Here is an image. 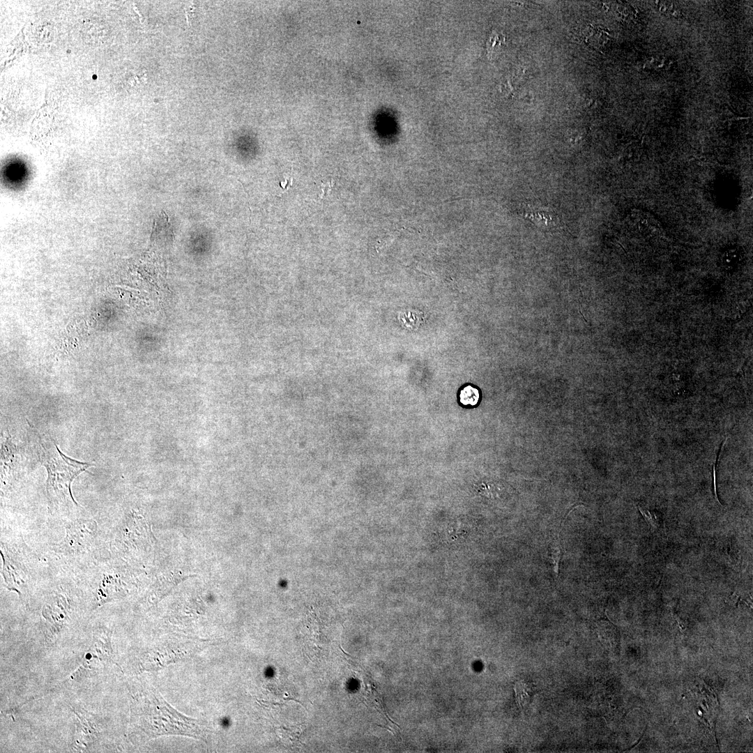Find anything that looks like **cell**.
<instances>
[{
  "label": "cell",
  "instance_id": "cell-10",
  "mask_svg": "<svg viewBox=\"0 0 753 753\" xmlns=\"http://www.w3.org/2000/svg\"><path fill=\"white\" fill-rule=\"evenodd\" d=\"M609 34L603 29L593 26H589L584 31L586 43L599 51H601L609 41Z\"/></svg>",
  "mask_w": 753,
  "mask_h": 753
},
{
  "label": "cell",
  "instance_id": "cell-13",
  "mask_svg": "<svg viewBox=\"0 0 753 753\" xmlns=\"http://www.w3.org/2000/svg\"><path fill=\"white\" fill-rule=\"evenodd\" d=\"M598 628V635L603 643L614 644L616 632L613 626L604 622L600 623Z\"/></svg>",
  "mask_w": 753,
  "mask_h": 753
},
{
  "label": "cell",
  "instance_id": "cell-15",
  "mask_svg": "<svg viewBox=\"0 0 753 753\" xmlns=\"http://www.w3.org/2000/svg\"><path fill=\"white\" fill-rule=\"evenodd\" d=\"M639 511L644 517L647 524L651 526L652 528L657 529L660 527V524L655 515L651 514L649 511L642 509L640 506H638Z\"/></svg>",
  "mask_w": 753,
  "mask_h": 753
},
{
  "label": "cell",
  "instance_id": "cell-12",
  "mask_svg": "<svg viewBox=\"0 0 753 753\" xmlns=\"http://www.w3.org/2000/svg\"><path fill=\"white\" fill-rule=\"evenodd\" d=\"M459 398L462 404L475 406L479 401L480 393L477 388L466 386L460 391Z\"/></svg>",
  "mask_w": 753,
  "mask_h": 753
},
{
  "label": "cell",
  "instance_id": "cell-9",
  "mask_svg": "<svg viewBox=\"0 0 753 753\" xmlns=\"http://www.w3.org/2000/svg\"><path fill=\"white\" fill-rule=\"evenodd\" d=\"M524 217L542 229L551 230L560 226L558 215L548 208L531 207L524 211Z\"/></svg>",
  "mask_w": 753,
  "mask_h": 753
},
{
  "label": "cell",
  "instance_id": "cell-4",
  "mask_svg": "<svg viewBox=\"0 0 753 753\" xmlns=\"http://www.w3.org/2000/svg\"><path fill=\"white\" fill-rule=\"evenodd\" d=\"M0 553L3 585L16 593L25 604L30 602L53 577V568L24 540L20 533L1 531Z\"/></svg>",
  "mask_w": 753,
  "mask_h": 753
},
{
  "label": "cell",
  "instance_id": "cell-14",
  "mask_svg": "<svg viewBox=\"0 0 753 753\" xmlns=\"http://www.w3.org/2000/svg\"><path fill=\"white\" fill-rule=\"evenodd\" d=\"M561 555V545L558 541L554 540L549 547V555L550 562L554 566V572L558 574V564Z\"/></svg>",
  "mask_w": 753,
  "mask_h": 753
},
{
  "label": "cell",
  "instance_id": "cell-8",
  "mask_svg": "<svg viewBox=\"0 0 753 753\" xmlns=\"http://www.w3.org/2000/svg\"><path fill=\"white\" fill-rule=\"evenodd\" d=\"M112 628L99 624L94 627L91 644L86 650L80 666L93 674L109 664H116L112 646Z\"/></svg>",
  "mask_w": 753,
  "mask_h": 753
},
{
  "label": "cell",
  "instance_id": "cell-16",
  "mask_svg": "<svg viewBox=\"0 0 753 753\" xmlns=\"http://www.w3.org/2000/svg\"><path fill=\"white\" fill-rule=\"evenodd\" d=\"M333 185V181H326V182L322 183L321 188H322V190H323V192H322L323 196L328 195L329 194L328 192L332 189Z\"/></svg>",
  "mask_w": 753,
  "mask_h": 753
},
{
  "label": "cell",
  "instance_id": "cell-5",
  "mask_svg": "<svg viewBox=\"0 0 753 753\" xmlns=\"http://www.w3.org/2000/svg\"><path fill=\"white\" fill-rule=\"evenodd\" d=\"M37 451L41 464L47 471L45 489L50 514L66 519L79 512L81 506L73 496L71 485L93 464L67 457L54 440L46 434H38Z\"/></svg>",
  "mask_w": 753,
  "mask_h": 753
},
{
  "label": "cell",
  "instance_id": "cell-2",
  "mask_svg": "<svg viewBox=\"0 0 753 753\" xmlns=\"http://www.w3.org/2000/svg\"><path fill=\"white\" fill-rule=\"evenodd\" d=\"M65 520V535L47 550V561L59 573L75 576L93 563L110 556L105 533L92 518L79 512Z\"/></svg>",
  "mask_w": 753,
  "mask_h": 753
},
{
  "label": "cell",
  "instance_id": "cell-7",
  "mask_svg": "<svg viewBox=\"0 0 753 753\" xmlns=\"http://www.w3.org/2000/svg\"><path fill=\"white\" fill-rule=\"evenodd\" d=\"M70 709L77 720L73 749L82 752L93 751L105 733L103 718L79 706H70Z\"/></svg>",
  "mask_w": 753,
  "mask_h": 753
},
{
  "label": "cell",
  "instance_id": "cell-1",
  "mask_svg": "<svg viewBox=\"0 0 753 753\" xmlns=\"http://www.w3.org/2000/svg\"><path fill=\"white\" fill-rule=\"evenodd\" d=\"M204 726L174 709L153 687L139 685L132 692L128 738L144 743L163 735L203 738Z\"/></svg>",
  "mask_w": 753,
  "mask_h": 753
},
{
  "label": "cell",
  "instance_id": "cell-11",
  "mask_svg": "<svg viewBox=\"0 0 753 753\" xmlns=\"http://www.w3.org/2000/svg\"><path fill=\"white\" fill-rule=\"evenodd\" d=\"M535 686L530 682L519 680L515 683L514 687L515 697L521 708L531 701L535 693Z\"/></svg>",
  "mask_w": 753,
  "mask_h": 753
},
{
  "label": "cell",
  "instance_id": "cell-3",
  "mask_svg": "<svg viewBox=\"0 0 753 753\" xmlns=\"http://www.w3.org/2000/svg\"><path fill=\"white\" fill-rule=\"evenodd\" d=\"M60 575L53 576L34 598L40 603V628L48 645L56 643L90 613L75 578Z\"/></svg>",
  "mask_w": 753,
  "mask_h": 753
},
{
  "label": "cell",
  "instance_id": "cell-6",
  "mask_svg": "<svg viewBox=\"0 0 753 753\" xmlns=\"http://www.w3.org/2000/svg\"><path fill=\"white\" fill-rule=\"evenodd\" d=\"M123 570L120 560L109 556L73 576L90 612L128 594V585Z\"/></svg>",
  "mask_w": 753,
  "mask_h": 753
}]
</instances>
